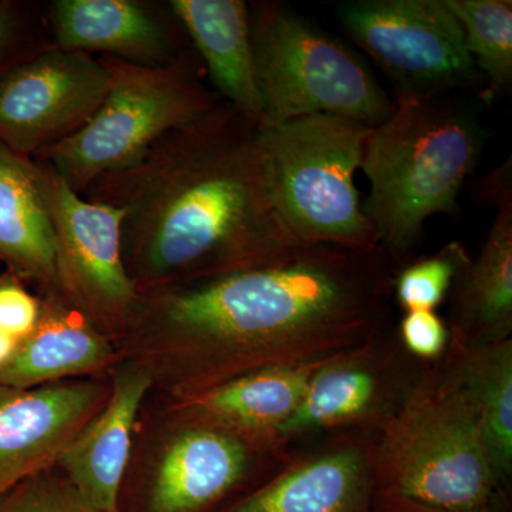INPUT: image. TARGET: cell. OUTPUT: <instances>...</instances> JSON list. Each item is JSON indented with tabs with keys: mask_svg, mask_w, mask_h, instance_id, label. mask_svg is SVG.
Segmentation results:
<instances>
[{
	"mask_svg": "<svg viewBox=\"0 0 512 512\" xmlns=\"http://www.w3.org/2000/svg\"><path fill=\"white\" fill-rule=\"evenodd\" d=\"M392 264L382 247L295 244L265 264L138 296L117 348L164 400L353 352L382 329Z\"/></svg>",
	"mask_w": 512,
	"mask_h": 512,
	"instance_id": "6da1fadb",
	"label": "cell"
},
{
	"mask_svg": "<svg viewBox=\"0 0 512 512\" xmlns=\"http://www.w3.org/2000/svg\"><path fill=\"white\" fill-rule=\"evenodd\" d=\"M82 197L123 211L137 296L265 264L292 245L266 192L256 127L221 101Z\"/></svg>",
	"mask_w": 512,
	"mask_h": 512,
	"instance_id": "7a4b0ae2",
	"label": "cell"
},
{
	"mask_svg": "<svg viewBox=\"0 0 512 512\" xmlns=\"http://www.w3.org/2000/svg\"><path fill=\"white\" fill-rule=\"evenodd\" d=\"M394 103L367 138L360 168L370 183L363 212L380 247L399 262L427 220L456 210L480 160L484 130L471 107L444 96H397Z\"/></svg>",
	"mask_w": 512,
	"mask_h": 512,
	"instance_id": "3957f363",
	"label": "cell"
},
{
	"mask_svg": "<svg viewBox=\"0 0 512 512\" xmlns=\"http://www.w3.org/2000/svg\"><path fill=\"white\" fill-rule=\"evenodd\" d=\"M373 128L326 114L256 127L266 192L292 241L380 247L355 185Z\"/></svg>",
	"mask_w": 512,
	"mask_h": 512,
	"instance_id": "277c9868",
	"label": "cell"
},
{
	"mask_svg": "<svg viewBox=\"0 0 512 512\" xmlns=\"http://www.w3.org/2000/svg\"><path fill=\"white\" fill-rule=\"evenodd\" d=\"M370 463L379 497L441 510L490 512L500 485L476 421L443 372L406 393Z\"/></svg>",
	"mask_w": 512,
	"mask_h": 512,
	"instance_id": "5b68a950",
	"label": "cell"
},
{
	"mask_svg": "<svg viewBox=\"0 0 512 512\" xmlns=\"http://www.w3.org/2000/svg\"><path fill=\"white\" fill-rule=\"evenodd\" d=\"M99 57L110 73L109 90L99 109L73 136L33 158L52 168L79 195L104 175L134 167L161 138L210 113L222 101L202 82L200 57L168 67Z\"/></svg>",
	"mask_w": 512,
	"mask_h": 512,
	"instance_id": "8992f818",
	"label": "cell"
},
{
	"mask_svg": "<svg viewBox=\"0 0 512 512\" xmlns=\"http://www.w3.org/2000/svg\"><path fill=\"white\" fill-rule=\"evenodd\" d=\"M249 25L264 124L326 114L377 127L393 113L369 67L291 6L252 3Z\"/></svg>",
	"mask_w": 512,
	"mask_h": 512,
	"instance_id": "52a82bcc",
	"label": "cell"
},
{
	"mask_svg": "<svg viewBox=\"0 0 512 512\" xmlns=\"http://www.w3.org/2000/svg\"><path fill=\"white\" fill-rule=\"evenodd\" d=\"M265 451L148 394L120 500L134 512H207L234 493Z\"/></svg>",
	"mask_w": 512,
	"mask_h": 512,
	"instance_id": "ba28073f",
	"label": "cell"
},
{
	"mask_svg": "<svg viewBox=\"0 0 512 512\" xmlns=\"http://www.w3.org/2000/svg\"><path fill=\"white\" fill-rule=\"evenodd\" d=\"M348 35L396 86L397 96H444L485 82L444 0H356L339 8Z\"/></svg>",
	"mask_w": 512,
	"mask_h": 512,
	"instance_id": "9c48e42d",
	"label": "cell"
},
{
	"mask_svg": "<svg viewBox=\"0 0 512 512\" xmlns=\"http://www.w3.org/2000/svg\"><path fill=\"white\" fill-rule=\"evenodd\" d=\"M35 161L55 235L60 295L117 343L138 299L121 254L123 211L86 200Z\"/></svg>",
	"mask_w": 512,
	"mask_h": 512,
	"instance_id": "30bf717a",
	"label": "cell"
},
{
	"mask_svg": "<svg viewBox=\"0 0 512 512\" xmlns=\"http://www.w3.org/2000/svg\"><path fill=\"white\" fill-rule=\"evenodd\" d=\"M99 56L47 42L0 69V144L36 158L84 126L109 90Z\"/></svg>",
	"mask_w": 512,
	"mask_h": 512,
	"instance_id": "8fae6325",
	"label": "cell"
},
{
	"mask_svg": "<svg viewBox=\"0 0 512 512\" xmlns=\"http://www.w3.org/2000/svg\"><path fill=\"white\" fill-rule=\"evenodd\" d=\"M110 389V373L30 389L0 383V497L55 466Z\"/></svg>",
	"mask_w": 512,
	"mask_h": 512,
	"instance_id": "7c38bea8",
	"label": "cell"
},
{
	"mask_svg": "<svg viewBox=\"0 0 512 512\" xmlns=\"http://www.w3.org/2000/svg\"><path fill=\"white\" fill-rule=\"evenodd\" d=\"M50 43L146 67L198 57L170 5L144 0H55L46 6Z\"/></svg>",
	"mask_w": 512,
	"mask_h": 512,
	"instance_id": "4fadbf2b",
	"label": "cell"
},
{
	"mask_svg": "<svg viewBox=\"0 0 512 512\" xmlns=\"http://www.w3.org/2000/svg\"><path fill=\"white\" fill-rule=\"evenodd\" d=\"M110 375L106 404L67 444L55 464L96 512H121L120 494L133 451L134 431L153 390L146 370L123 357Z\"/></svg>",
	"mask_w": 512,
	"mask_h": 512,
	"instance_id": "5bb4252c",
	"label": "cell"
},
{
	"mask_svg": "<svg viewBox=\"0 0 512 512\" xmlns=\"http://www.w3.org/2000/svg\"><path fill=\"white\" fill-rule=\"evenodd\" d=\"M326 360L329 359L265 367L185 399H157L195 419L231 431L268 453L281 446L286 421L301 403L312 376Z\"/></svg>",
	"mask_w": 512,
	"mask_h": 512,
	"instance_id": "9a60e30c",
	"label": "cell"
},
{
	"mask_svg": "<svg viewBox=\"0 0 512 512\" xmlns=\"http://www.w3.org/2000/svg\"><path fill=\"white\" fill-rule=\"evenodd\" d=\"M35 330L0 369V383L18 389L107 375L120 362L117 343L62 295H39Z\"/></svg>",
	"mask_w": 512,
	"mask_h": 512,
	"instance_id": "2e32d148",
	"label": "cell"
},
{
	"mask_svg": "<svg viewBox=\"0 0 512 512\" xmlns=\"http://www.w3.org/2000/svg\"><path fill=\"white\" fill-rule=\"evenodd\" d=\"M174 15L200 57L212 90L255 127L264 124L244 0H170Z\"/></svg>",
	"mask_w": 512,
	"mask_h": 512,
	"instance_id": "e0dca14e",
	"label": "cell"
},
{
	"mask_svg": "<svg viewBox=\"0 0 512 512\" xmlns=\"http://www.w3.org/2000/svg\"><path fill=\"white\" fill-rule=\"evenodd\" d=\"M370 451L336 448L252 491L224 512H373Z\"/></svg>",
	"mask_w": 512,
	"mask_h": 512,
	"instance_id": "ac0fdd59",
	"label": "cell"
},
{
	"mask_svg": "<svg viewBox=\"0 0 512 512\" xmlns=\"http://www.w3.org/2000/svg\"><path fill=\"white\" fill-rule=\"evenodd\" d=\"M0 261L10 274L60 295L55 235L33 158L0 144Z\"/></svg>",
	"mask_w": 512,
	"mask_h": 512,
	"instance_id": "d6986e66",
	"label": "cell"
},
{
	"mask_svg": "<svg viewBox=\"0 0 512 512\" xmlns=\"http://www.w3.org/2000/svg\"><path fill=\"white\" fill-rule=\"evenodd\" d=\"M453 343L483 345L510 338L512 329V198L497 217L476 258L456 284Z\"/></svg>",
	"mask_w": 512,
	"mask_h": 512,
	"instance_id": "ffe728a7",
	"label": "cell"
},
{
	"mask_svg": "<svg viewBox=\"0 0 512 512\" xmlns=\"http://www.w3.org/2000/svg\"><path fill=\"white\" fill-rule=\"evenodd\" d=\"M443 375L476 421L498 481L512 470V340L453 343Z\"/></svg>",
	"mask_w": 512,
	"mask_h": 512,
	"instance_id": "44dd1931",
	"label": "cell"
},
{
	"mask_svg": "<svg viewBox=\"0 0 512 512\" xmlns=\"http://www.w3.org/2000/svg\"><path fill=\"white\" fill-rule=\"evenodd\" d=\"M380 396L379 372L362 359L359 349L332 357L312 376L301 403L282 429V443L309 431L369 416Z\"/></svg>",
	"mask_w": 512,
	"mask_h": 512,
	"instance_id": "7402d4cb",
	"label": "cell"
},
{
	"mask_svg": "<svg viewBox=\"0 0 512 512\" xmlns=\"http://www.w3.org/2000/svg\"><path fill=\"white\" fill-rule=\"evenodd\" d=\"M463 28L466 47L485 82V99L512 83L511 0H444Z\"/></svg>",
	"mask_w": 512,
	"mask_h": 512,
	"instance_id": "603a6c76",
	"label": "cell"
},
{
	"mask_svg": "<svg viewBox=\"0 0 512 512\" xmlns=\"http://www.w3.org/2000/svg\"><path fill=\"white\" fill-rule=\"evenodd\" d=\"M470 261L466 247L453 241L437 254L404 266L393 279L397 303L404 312L434 311Z\"/></svg>",
	"mask_w": 512,
	"mask_h": 512,
	"instance_id": "cb8c5ba5",
	"label": "cell"
},
{
	"mask_svg": "<svg viewBox=\"0 0 512 512\" xmlns=\"http://www.w3.org/2000/svg\"><path fill=\"white\" fill-rule=\"evenodd\" d=\"M0 512H96L55 466L29 477L3 497Z\"/></svg>",
	"mask_w": 512,
	"mask_h": 512,
	"instance_id": "d4e9b609",
	"label": "cell"
},
{
	"mask_svg": "<svg viewBox=\"0 0 512 512\" xmlns=\"http://www.w3.org/2000/svg\"><path fill=\"white\" fill-rule=\"evenodd\" d=\"M50 42L45 13L32 16L28 6L0 0V69L23 53Z\"/></svg>",
	"mask_w": 512,
	"mask_h": 512,
	"instance_id": "484cf974",
	"label": "cell"
},
{
	"mask_svg": "<svg viewBox=\"0 0 512 512\" xmlns=\"http://www.w3.org/2000/svg\"><path fill=\"white\" fill-rule=\"evenodd\" d=\"M39 318V296L32 295L18 276L0 274V329L20 342L35 330Z\"/></svg>",
	"mask_w": 512,
	"mask_h": 512,
	"instance_id": "4316f807",
	"label": "cell"
},
{
	"mask_svg": "<svg viewBox=\"0 0 512 512\" xmlns=\"http://www.w3.org/2000/svg\"><path fill=\"white\" fill-rule=\"evenodd\" d=\"M404 348L421 359H436L448 345V329L434 311L406 312L400 323Z\"/></svg>",
	"mask_w": 512,
	"mask_h": 512,
	"instance_id": "83f0119b",
	"label": "cell"
},
{
	"mask_svg": "<svg viewBox=\"0 0 512 512\" xmlns=\"http://www.w3.org/2000/svg\"><path fill=\"white\" fill-rule=\"evenodd\" d=\"M478 200L484 204L500 205L501 202L512 198V167L511 158L507 163L484 178L477 187Z\"/></svg>",
	"mask_w": 512,
	"mask_h": 512,
	"instance_id": "f1b7e54d",
	"label": "cell"
},
{
	"mask_svg": "<svg viewBox=\"0 0 512 512\" xmlns=\"http://www.w3.org/2000/svg\"><path fill=\"white\" fill-rule=\"evenodd\" d=\"M373 512H460L441 510V508L429 507L413 501L399 500V498L379 497L376 495Z\"/></svg>",
	"mask_w": 512,
	"mask_h": 512,
	"instance_id": "f546056e",
	"label": "cell"
},
{
	"mask_svg": "<svg viewBox=\"0 0 512 512\" xmlns=\"http://www.w3.org/2000/svg\"><path fill=\"white\" fill-rule=\"evenodd\" d=\"M19 342L0 329V369L8 365L9 360L15 355Z\"/></svg>",
	"mask_w": 512,
	"mask_h": 512,
	"instance_id": "4dcf8cb0",
	"label": "cell"
},
{
	"mask_svg": "<svg viewBox=\"0 0 512 512\" xmlns=\"http://www.w3.org/2000/svg\"><path fill=\"white\" fill-rule=\"evenodd\" d=\"M3 497H5V495H3ZM3 497H0V504H2Z\"/></svg>",
	"mask_w": 512,
	"mask_h": 512,
	"instance_id": "1f68e13d",
	"label": "cell"
}]
</instances>
